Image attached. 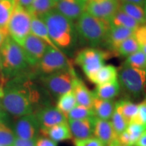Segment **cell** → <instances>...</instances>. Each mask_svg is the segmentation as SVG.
<instances>
[{
	"label": "cell",
	"instance_id": "cell-17",
	"mask_svg": "<svg viewBox=\"0 0 146 146\" xmlns=\"http://www.w3.org/2000/svg\"><path fill=\"white\" fill-rule=\"evenodd\" d=\"M134 32L135 31L126 27L111 26L105 45L108 47L111 52L116 54L120 43L125 39L134 35Z\"/></svg>",
	"mask_w": 146,
	"mask_h": 146
},
{
	"label": "cell",
	"instance_id": "cell-21",
	"mask_svg": "<svg viewBox=\"0 0 146 146\" xmlns=\"http://www.w3.org/2000/svg\"><path fill=\"white\" fill-rule=\"evenodd\" d=\"M115 109V102L113 100H103L94 97L92 110L95 116L104 120H110Z\"/></svg>",
	"mask_w": 146,
	"mask_h": 146
},
{
	"label": "cell",
	"instance_id": "cell-6",
	"mask_svg": "<svg viewBox=\"0 0 146 146\" xmlns=\"http://www.w3.org/2000/svg\"><path fill=\"white\" fill-rule=\"evenodd\" d=\"M114 53L98 47H86L76 54L74 62L82 69L88 78L104 66L106 60L111 58Z\"/></svg>",
	"mask_w": 146,
	"mask_h": 146
},
{
	"label": "cell",
	"instance_id": "cell-32",
	"mask_svg": "<svg viewBox=\"0 0 146 146\" xmlns=\"http://www.w3.org/2000/svg\"><path fill=\"white\" fill-rule=\"evenodd\" d=\"M95 116L92 108L76 104L67 115V120H81Z\"/></svg>",
	"mask_w": 146,
	"mask_h": 146
},
{
	"label": "cell",
	"instance_id": "cell-50",
	"mask_svg": "<svg viewBox=\"0 0 146 146\" xmlns=\"http://www.w3.org/2000/svg\"><path fill=\"white\" fill-rule=\"evenodd\" d=\"M0 146H2V145H0Z\"/></svg>",
	"mask_w": 146,
	"mask_h": 146
},
{
	"label": "cell",
	"instance_id": "cell-30",
	"mask_svg": "<svg viewBox=\"0 0 146 146\" xmlns=\"http://www.w3.org/2000/svg\"><path fill=\"white\" fill-rule=\"evenodd\" d=\"M77 104L76 100L72 90L62 95L58 98L56 108L61 111L66 116L69 112Z\"/></svg>",
	"mask_w": 146,
	"mask_h": 146
},
{
	"label": "cell",
	"instance_id": "cell-18",
	"mask_svg": "<svg viewBox=\"0 0 146 146\" xmlns=\"http://www.w3.org/2000/svg\"><path fill=\"white\" fill-rule=\"evenodd\" d=\"M72 90L75 96L77 104L92 108L95 97L94 93L89 90L85 83L78 76L74 79Z\"/></svg>",
	"mask_w": 146,
	"mask_h": 146
},
{
	"label": "cell",
	"instance_id": "cell-31",
	"mask_svg": "<svg viewBox=\"0 0 146 146\" xmlns=\"http://www.w3.org/2000/svg\"><path fill=\"white\" fill-rule=\"evenodd\" d=\"M139 50V45L133 35L120 43L116 50V54L123 57H128Z\"/></svg>",
	"mask_w": 146,
	"mask_h": 146
},
{
	"label": "cell",
	"instance_id": "cell-44",
	"mask_svg": "<svg viewBox=\"0 0 146 146\" xmlns=\"http://www.w3.org/2000/svg\"><path fill=\"white\" fill-rule=\"evenodd\" d=\"M122 1V3H134V4H137L139 5H141L143 7L145 2V0H120Z\"/></svg>",
	"mask_w": 146,
	"mask_h": 146
},
{
	"label": "cell",
	"instance_id": "cell-9",
	"mask_svg": "<svg viewBox=\"0 0 146 146\" xmlns=\"http://www.w3.org/2000/svg\"><path fill=\"white\" fill-rule=\"evenodd\" d=\"M36 66L41 73L45 74H52L64 70L72 68L70 60L60 50L47 47L43 57Z\"/></svg>",
	"mask_w": 146,
	"mask_h": 146
},
{
	"label": "cell",
	"instance_id": "cell-7",
	"mask_svg": "<svg viewBox=\"0 0 146 146\" xmlns=\"http://www.w3.org/2000/svg\"><path fill=\"white\" fill-rule=\"evenodd\" d=\"M77 77L74 68L45 74L41 81L43 86L58 99L62 95L72 90L74 79Z\"/></svg>",
	"mask_w": 146,
	"mask_h": 146
},
{
	"label": "cell",
	"instance_id": "cell-16",
	"mask_svg": "<svg viewBox=\"0 0 146 146\" xmlns=\"http://www.w3.org/2000/svg\"><path fill=\"white\" fill-rule=\"evenodd\" d=\"M93 117L81 120H68L71 135L74 140L85 139L94 137Z\"/></svg>",
	"mask_w": 146,
	"mask_h": 146
},
{
	"label": "cell",
	"instance_id": "cell-36",
	"mask_svg": "<svg viewBox=\"0 0 146 146\" xmlns=\"http://www.w3.org/2000/svg\"><path fill=\"white\" fill-rule=\"evenodd\" d=\"M134 36L139 45L140 50L146 54V24L140 25L135 31Z\"/></svg>",
	"mask_w": 146,
	"mask_h": 146
},
{
	"label": "cell",
	"instance_id": "cell-2",
	"mask_svg": "<svg viewBox=\"0 0 146 146\" xmlns=\"http://www.w3.org/2000/svg\"><path fill=\"white\" fill-rule=\"evenodd\" d=\"M46 25L51 39L58 49L72 50L76 44L77 33L73 21L53 9L41 18Z\"/></svg>",
	"mask_w": 146,
	"mask_h": 146
},
{
	"label": "cell",
	"instance_id": "cell-39",
	"mask_svg": "<svg viewBox=\"0 0 146 146\" xmlns=\"http://www.w3.org/2000/svg\"><path fill=\"white\" fill-rule=\"evenodd\" d=\"M5 83V82L1 78H0V122H4V123H5V120H7V118H8V113L5 112L4 108H3L2 100H1L3 87Z\"/></svg>",
	"mask_w": 146,
	"mask_h": 146
},
{
	"label": "cell",
	"instance_id": "cell-41",
	"mask_svg": "<svg viewBox=\"0 0 146 146\" xmlns=\"http://www.w3.org/2000/svg\"><path fill=\"white\" fill-rule=\"evenodd\" d=\"M36 140H26L16 138L13 146H35Z\"/></svg>",
	"mask_w": 146,
	"mask_h": 146
},
{
	"label": "cell",
	"instance_id": "cell-10",
	"mask_svg": "<svg viewBox=\"0 0 146 146\" xmlns=\"http://www.w3.org/2000/svg\"><path fill=\"white\" fill-rule=\"evenodd\" d=\"M14 133L17 138L36 140L40 133V126L35 114H31L18 118L14 125Z\"/></svg>",
	"mask_w": 146,
	"mask_h": 146
},
{
	"label": "cell",
	"instance_id": "cell-25",
	"mask_svg": "<svg viewBox=\"0 0 146 146\" xmlns=\"http://www.w3.org/2000/svg\"><path fill=\"white\" fill-rule=\"evenodd\" d=\"M14 5V0H0V31L5 36H9L8 23Z\"/></svg>",
	"mask_w": 146,
	"mask_h": 146
},
{
	"label": "cell",
	"instance_id": "cell-46",
	"mask_svg": "<svg viewBox=\"0 0 146 146\" xmlns=\"http://www.w3.org/2000/svg\"><path fill=\"white\" fill-rule=\"evenodd\" d=\"M108 146H125V145H121L119 142H118V138L117 139L115 140V141L114 142H112V143L110 144V145H108Z\"/></svg>",
	"mask_w": 146,
	"mask_h": 146
},
{
	"label": "cell",
	"instance_id": "cell-23",
	"mask_svg": "<svg viewBox=\"0 0 146 146\" xmlns=\"http://www.w3.org/2000/svg\"><path fill=\"white\" fill-rule=\"evenodd\" d=\"M120 92V87L118 79L102 85H97L93 91L94 96L103 100H112L117 97Z\"/></svg>",
	"mask_w": 146,
	"mask_h": 146
},
{
	"label": "cell",
	"instance_id": "cell-38",
	"mask_svg": "<svg viewBox=\"0 0 146 146\" xmlns=\"http://www.w3.org/2000/svg\"><path fill=\"white\" fill-rule=\"evenodd\" d=\"M74 146H104L100 140L94 137L85 139L74 140Z\"/></svg>",
	"mask_w": 146,
	"mask_h": 146
},
{
	"label": "cell",
	"instance_id": "cell-12",
	"mask_svg": "<svg viewBox=\"0 0 146 146\" xmlns=\"http://www.w3.org/2000/svg\"><path fill=\"white\" fill-rule=\"evenodd\" d=\"M29 66H37L46 51L47 45L44 41L33 34H29L21 43Z\"/></svg>",
	"mask_w": 146,
	"mask_h": 146
},
{
	"label": "cell",
	"instance_id": "cell-5",
	"mask_svg": "<svg viewBox=\"0 0 146 146\" xmlns=\"http://www.w3.org/2000/svg\"><path fill=\"white\" fill-rule=\"evenodd\" d=\"M118 81L126 99L134 101L146 97V69L133 68L123 63L118 70Z\"/></svg>",
	"mask_w": 146,
	"mask_h": 146
},
{
	"label": "cell",
	"instance_id": "cell-47",
	"mask_svg": "<svg viewBox=\"0 0 146 146\" xmlns=\"http://www.w3.org/2000/svg\"><path fill=\"white\" fill-rule=\"evenodd\" d=\"M143 6L144 12H145V18H146V0H145V2H144V4Z\"/></svg>",
	"mask_w": 146,
	"mask_h": 146
},
{
	"label": "cell",
	"instance_id": "cell-42",
	"mask_svg": "<svg viewBox=\"0 0 146 146\" xmlns=\"http://www.w3.org/2000/svg\"><path fill=\"white\" fill-rule=\"evenodd\" d=\"M33 1V0H14L15 4L23 7V8L26 9L27 10L31 5Z\"/></svg>",
	"mask_w": 146,
	"mask_h": 146
},
{
	"label": "cell",
	"instance_id": "cell-27",
	"mask_svg": "<svg viewBox=\"0 0 146 146\" xmlns=\"http://www.w3.org/2000/svg\"><path fill=\"white\" fill-rule=\"evenodd\" d=\"M56 2L54 0H33L28 12L32 17L41 18L55 8Z\"/></svg>",
	"mask_w": 146,
	"mask_h": 146
},
{
	"label": "cell",
	"instance_id": "cell-13",
	"mask_svg": "<svg viewBox=\"0 0 146 146\" xmlns=\"http://www.w3.org/2000/svg\"><path fill=\"white\" fill-rule=\"evenodd\" d=\"M35 114L39 122L40 129H46L68 121L66 116L61 111L50 105L41 108Z\"/></svg>",
	"mask_w": 146,
	"mask_h": 146
},
{
	"label": "cell",
	"instance_id": "cell-37",
	"mask_svg": "<svg viewBox=\"0 0 146 146\" xmlns=\"http://www.w3.org/2000/svg\"><path fill=\"white\" fill-rule=\"evenodd\" d=\"M131 123H135L146 126V97L138 104V112Z\"/></svg>",
	"mask_w": 146,
	"mask_h": 146
},
{
	"label": "cell",
	"instance_id": "cell-43",
	"mask_svg": "<svg viewBox=\"0 0 146 146\" xmlns=\"http://www.w3.org/2000/svg\"><path fill=\"white\" fill-rule=\"evenodd\" d=\"M133 146H146V129Z\"/></svg>",
	"mask_w": 146,
	"mask_h": 146
},
{
	"label": "cell",
	"instance_id": "cell-26",
	"mask_svg": "<svg viewBox=\"0 0 146 146\" xmlns=\"http://www.w3.org/2000/svg\"><path fill=\"white\" fill-rule=\"evenodd\" d=\"M115 108L122 114L124 118L129 124L137 114L138 104L125 98L115 102Z\"/></svg>",
	"mask_w": 146,
	"mask_h": 146
},
{
	"label": "cell",
	"instance_id": "cell-45",
	"mask_svg": "<svg viewBox=\"0 0 146 146\" xmlns=\"http://www.w3.org/2000/svg\"><path fill=\"white\" fill-rule=\"evenodd\" d=\"M7 36H5L3 34V33L0 31V47L1 46V45L3 44V41H4V40L5 39V38H6Z\"/></svg>",
	"mask_w": 146,
	"mask_h": 146
},
{
	"label": "cell",
	"instance_id": "cell-15",
	"mask_svg": "<svg viewBox=\"0 0 146 146\" xmlns=\"http://www.w3.org/2000/svg\"><path fill=\"white\" fill-rule=\"evenodd\" d=\"M94 124V137L100 140L104 146H108L117 139L110 121L104 120L96 116L93 117Z\"/></svg>",
	"mask_w": 146,
	"mask_h": 146
},
{
	"label": "cell",
	"instance_id": "cell-40",
	"mask_svg": "<svg viewBox=\"0 0 146 146\" xmlns=\"http://www.w3.org/2000/svg\"><path fill=\"white\" fill-rule=\"evenodd\" d=\"M35 146H57V143L47 137H41L36 139Z\"/></svg>",
	"mask_w": 146,
	"mask_h": 146
},
{
	"label": "cell",
	"instance_id": "cell-24",
	"mask_svg": "<svg viewBox=\"0 0 146 146\" xmlns=\"http://www.w3.org/2000/svg\"><path fill=\"white\" fill-rule=\"evenodd\" d=\"M31 33L34 35L42 41L45 42L46 44L51 47L54 49H58L56 45L54 44V42L51 39L50 35H49L47 28L41 18L36 17H32L31 21Z\"/></svg>",
	"mask_w": 146,
	"mask_h": 146
},
{
	"label": "cell",
	"instance_id": "cell-49",
	"mask_svg": "<svg viewBox=\"0 0 146 146\" xmlns=\"http://www.w3.org/2000/svg\"><path fill=\"white\" fill-rule=\"evenodd\" d=\"M0 71H1V58H0Z\"/></svg>",
	"mask_w": 146,
	"mask_h": 146
},
{
	"label": "cell",
	"instance_id": "cell-11",
	"mask_svg": "<svg viewBox=\"0 0 146 146\" xmlns=\"http://www.w3.org/2000/svg\"><path fill=\"white\" fill-rule=\"evenodd\" d=\"M119 0H88L86 12L95 17L110 23L120 9Z\"/></svg>",
	"mask_w": 146,
	"mask_h": 146
},
{
	"label": "cell",
	"instance_id": "cell-34",
	"mask_svg": "<svg viewBox=\"0 0 146 146\" xmlns=\"http://www.w3.org/2000/svg\"><path fill=\"white\" fill-rule=\"evenodd\" d=\"M16 137L8 125L0 122V145L13 146Z\"/></svg>",
	"mask_w": 146,
	"mask_h": 146
},
{
	"label": "cell",
	"instance_id": "cell-35",
	"mask_svg": "<svg viewBox=\"0 0 146 146\" xmlns=\"http://www.w3.org/2000/svg\"><path fill=\"white\" fill-rule=\"evenodd\" d=\"M110 121L112 124L114 132L117 137L127 129V126L129 125L127 120L124 118L122 114L116 108L114 109V111Z\"/></svg>",
	"mask_w": 146,
	"mask_h": 146
},
{
	"label": "cell",
	"instance_id": "cell-33",
	"mask_svg": "<svg viewBox=\"0 0 146 146\" xmlns=\"http://www.w3.org/2000/svg\"><path fill=\"white\" fill-rule=\"evenodd\" d=\"M124 64L133 68L146 69V54L141 50L127 57Z\"/></svg>",
	"mask_w": 146,
	"mask_h": 146
},
{
	"label": "cell",
	"instance_id": "cell-48",
	"mask_svg": "<svg viewBox=\"0 0 146 146\" xmlns=\"http://www.w3.org/2000/svg\"><path fill=\"white\" fill-rule=\"evenodd\" d=\"M54 1L55 2H56V3H57V2H58V1H61V0H54Z\"/></svg>",
	"mask_w": 146,
	"mask_h": 146
},
{
	"label": "cell",
	"instance_id": "cell-22",
	"mask_svg": "<svg viewBox=\"0 0 146 146\" xmlns=\"http://www.w3.org/2000/svg\"><path fill=\"white\" fill-rule=\"evenodd\" d=\"M118 79V70L113 65H104L93 74L89 80L97 85H102Z\"/></svg>",
	"mask_w": 146,
	"mask_h": 146
},
{
	"label": "cell",
	"instance_id": "cell-29",
	"mask_svg": "<svg viewBox=\"0 0 146 146\" xmlns=\"http://www.w3.org/2000/svg\"><path fill=\"white\" fill-rule=\"evenodd\" d=\"M120 9L131 17L134 18L140 25L146 24V18L143 8L141 5L134 3H120Z\"/></svg>",
	"mask_w": 146,
	"mask_h": 146
},
{
	"label": "cell",
	"instance_id": "cell-19",
	"mask_svg": "<svg viewBox=\"0 0 146 146\" xmlns=\"http://www.w3.org/2000/svg\"><path fill=\"white\" fill-rule=\"evenodd\" d=\"M145 129V125L130 123L127 129L118 136V141L121 145L133 146Z\"/></svg>",
	"mask_w": 146,
	"mask_h": 146
},
{
	"label": "cell",
	"instance_id": "cell-28",
	"mask_svg": "<svg viewBox=\"0 0 146 146\" xmlns=\"http://www.w3.org/2000/svg\"><path fill=\"white\" fill-rule=\"evenodd\" d=\"M110 24L111 26L123 27L132 29L133 31H135L141 25L134 18L125 13L120 9L118 10V12L110 20Z\"/></svg>",
	"mask_w": 146,
	"mask_h": 146
},
{
	"label": "cell",
	"instance_id": "cell-20",
	"mask_svg": "<svg viewBox=\"0 0 146 146\" xmlns=\"http://www.w3.org/2000/svg\"><path fill=\"white\" fill-rule=\"evenodd\" d=\"M42 135L51 139L56 143L72 139L68 121L60 123L46 129H40Z\"/></svg>",
	"mask_w": 146,
	"mask_h": 146
},
{
	"label": "cell",
	"instance_id": "cell-8",
	"mask_svg": "<svg viewBox=\"0 0 146 146\" xmlns=\"http://www.w3.org/2000/svg\"><path fill=\"white\" fill-rule=\"evenodd\" d=\"M32 16L28 10L15 4L8 23L9 36L19 45L31 34Z\"/></svg>",
	"mask_w": 146,
	"mask_h": 146
},
{
	"label": "cell",
	"instance_id": "cell-4",
	"mask_svg": "<svg viewBox=\"0 0 146 146\" xmlns=\"http://www.w3.org/2000/svg\"><path fill=\"white\" fill-rule=\"evenodd\" d=\"M77 36L91 47L105 45L111 25L108 21L98 18L85 12L75 25Z\"/></svg>",
	"mask_w": 146,
	"mask_h": 146
},
{
	"label": "cell",
	"instance_id": "cell-51",
	"mask_svg": "<svg viewBox=\"0 0 146 146\" xmlns=\"http://www.w3.org/2000/svg\"></svg>",
	"mask_w": 146,
	"mask_h": 146
},
{
	"label": "cell",
	"instance_id": "cell-1",
	"mask_svg": "<svg viewBox=\"0 0 146 146\" xmlns=\"http://www.w3.org/2000/svg\"><path fill=\"white\" fill-rule=\"evenodd\" d=\"M1 100L5 112L16 118L35 114L41 108L48 105L42 102L38 87L22 75L5 83Z\"/></svg>",
	"mask_w": 146,
	"mask_h": 146
},
{
	"label": "cell",
	"instance_id": "cell-3",
	"mask_svg": "<svg viewBox=\"0 0 146 146\" xmlns=\"http://www.w3.org/2000/svg\"><path fill=\"white\" fill-rule=\"evenodd\" d=\"M1 76L6 81L22 75L29 66L22 47L8 36L0 47Z\"/></svg>",
	"mask_w": 146,
	"mask_h": 146
},
{
	"label": "cell",
	"instance_id": "cell-14",
	"mask_svg": "<svg viewBox=\"0 0 146 146\" xmlns=\"http://www.w3.org/2000/svg\"><path fill=\"white\" fill-rule=\"evenodd\" d=\"M88 0H61L56 3L55 8L62 15L70 21H77L86 12Z\"/></svg>",
	"mask_w": 146,
	"mask_h": 146
}]
</instances>
